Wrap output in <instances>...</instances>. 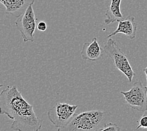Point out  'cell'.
<instances>
[{
	"instance_id": "obj_1",
	"label": "cell",
	"mask_w": 147,
	"mask_h": 131,
	"mask_svg": "<svg viewBox=\"0 0 147 131\" xmlns=\"http://www.w3.org/2000/svg\"><path fill=\"white\" fill-rule=\"evenodd\" d=\"M0 114L13 120V130L38 131L42 128L43 121L36 116L33 106L15 85L7 86L0 93Z\"/></svg>"
},
{
	"instance_id": "obj_2",
	"label": "cell",
	"mask_w": 147,
	"mask_h": 131,
	"mask_svg": "<svg viewBox=\"0 0 147 131\" xmlns=\"http://www.w3.org/2000/svg\"><path fill=\"white\" fill-rule=\"evenodd\" d=\"M106 112L102 110H91L75 114L72 120L61 130L92 131L99 130L106 116Z\"/></svg>"
},
{
	"instance_id": "obj_3",
	"label": "cell",
	"mask_w": 147,
	"mask_h": 131,
	"mask_svg": "<svg viewBox=\"0 0 147 131\" xmlns=\"http://www.w3.org/2000/svg\"><path fill=\"white\" fill-rule=\"evenodd\" d=\"M103 50L114 62L115 68L124 74L129 82H131L136 73L132 69L126 55L119 48L115 40L111 37L108 38L104 43Z\"/></svg>"
},
{
	"instance_id": "obj_4",
	"label": "cell",
	"mask_w": 147,
	"mask_h": 131,
	"mask_svg": "<svg viewBox=\"0 0 147 131\" xmlns=\"http://www.w3.org/2000/svg\"><path fill=\"white\" fill-rule=\"evenodd\" d=\"M78 105L57 102L47 112L48 119L58 131L64 128L76 114Z\"/></svg>"
},
{
	"instance_id": "obj_5",
	"label": "cell",
	"mask_w": 147,
	"mask_h": 131,
	"mask_svg": "<svg viewBox=\"0 0 147 131\" xmlns=\"http://www.w3.org/2000/svg\"><path fill=\"white\" fill-rule=\"evenodd\" d=\"M33 5H30L26 11L15 22L16 29L21 33L24 42H34V33L36 27V21Z\"/></svg>"
},
{
	"instance_id": "obj_6",
	"label": "cell",
	"mask_w": 147,
	"mask_h": 131,
	"mask_svg": "<svg viewBox=\"0 0 147 131\" xmlns=\"http://www.w3.org/2000/svg\"><path fill=\"white\" fill-rule=\"evenodd\" d=\"M146 87L138 81L133 84L128 91L121 92L126 103L130 108L140 112L147 110Z\"/></svg>"
},
{
	"instance_id": "obj_7",
	"label": "cell",
	"mask_w": 147,
	"mask_h": 131,
	"mask_svg": "<svg viewBox=\"0 0 147 131\" xmlns=\"http://www.w3.org/2000/svg\"><path fill=\"white\" fill-rule=\"evenodd\" d=\"M118 22V26L114 32L108 35L107 38H110L118 33H123L129 39L133 40L136 37L137 31V25L135 22L134 16H128L126 18L120 20Z\"/></svg>"
},
{
	"instance_id": "obj_8",
	"label": "cell",
	"mask_w": 147,
	"mask_h": 131,
	"mask_svg": "<svg viewBox=\"0 0 147 131\" xmlns=\"http://www.w3.org/2000/svg\"><path fill=\"white\" fill-rule=\"evenodd\" d=\"M104 50L98 42V39L94 37L92 42H86L82 45L81 51V56L83 60L89 62H93L98 60L102 58Z\"/></svg>"
},
{
	"instance_id": "obj_9",
	"label": "cell",
	"mask_w": 147,
	"mask_h": 131,
	"mask_svg": "<svg viewBox=\"0 0 147 131\" xmlns=\"http://www.w3.org/2000/svg\"><path fill=\"white\" fill-rule=\"evenodd\" d=\"M0 3L6 8V14L18 18L30 5L34 4L35 0H0Z\"/></svg>"
},
{
	"instance_id": "obj_10",
	"label": "cell",
	"mask_w": 147,
	"mask_h": 131,
	"mask_svg": "<svg viewBox=\"0 0 147 131\" xmlns=\"http://www.w3.org/2000/svg\"><path fill=\"white\" fill-rule=\"evenodd\" d=\"M121 1L122 0H110V5L105 13V23L106 25L124 18L120 9Z\"/></svg>"
},
{
	"instance_id": "obj_11",
	"label": "cell",
	"mask_w": 147,
	"mask_h": 131,
	"mask_svg": "<svg viewBox=\"0 0 147 131\" xmlns=\"http://www.w3.org/2000/svg\"><path fill=\"white\" fill-rule=\"evenodd\" d=\"M121 128L116 124L109 122L105 124L102 128L99 129V131H119Z\"/></svg>"
},
{
	"instance_id": "obj_12",
	"label": "cell",
	"mask_w": 147,
	"mask_h": 131,
	"mask_svg": "<svg viewBox=\"0 0 147 131\" xmlns=\"http://www.w3.org/2000/svg\"><path fill=\"white\" fill-rule=\"evenodd\" d=\"M140 129H147V110L143 112L141 118L139 120L138 125L136 127L135 130H138Z\"/></svg>"
},
{
	"instance_id": "obj_13",
	"label": "cell",
	"mask_w": 147,
	"mask_h": 131,
	"mask_svg": "<svg viewBox=\"0 0 147 131\" xmlns=\"http://www.w3.org/2000/svg\"><path fill=\"white\" fill-rule=\"evenodd\" d=\"M36 27H37V29L39 31L45 32L47 29V23L45 22H39L37 25H36Z\"/></svg>"
},
{
	"instance_id": "obj_14",
	"label": "cell",
	"mask_w": 147,
	"mask_h": 131,
	"mask_svg": "<svg viewBox=\"0 0 147 131\" xmlns=\"http://www.w3.org/2000/svg\"><path fill=\"white\" fill-rule=\"evenodd\" d=\"M143 72L145 73V76H146V87L147 88V66L146 67V68L145 69H143Z\"/></svg>"
},
{
	"instance_id": "obj_15",
	"label": "cell",
	"mask_w": 147,
	"mask_h": 131,
	"mask_svg": "<svg viewBox=\"0 0 147 131\" xmlns=\"http://www.w3.org/2000/svg\"><path fill=\"white\" fill-rule=\"evenodd\" d=\"M3 86V84H0V89H1Z\"/></svg>"
},
{
	"instance_id": "obj_16",
	"label": "cell",
	"mask_w": 147,
	"mask_h": 131,
	"mask_svg": "<svg viewBox=\"0 0 147 131\" xmlns=\"http://www.w3.org/2000/svg\"><path fill=\"white\" fill-rule=\"evenodd\" d=\"M146 98H147V90H146Z\"/></svg>"
}]
</instances>
